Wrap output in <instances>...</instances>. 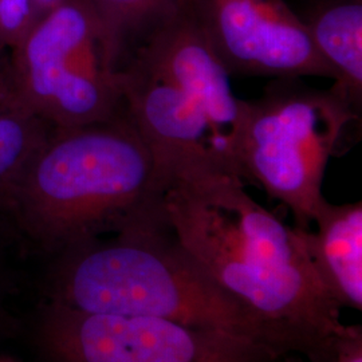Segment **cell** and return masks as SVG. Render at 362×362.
<instances>
[{"mask_svg": "<svg viewBox=\"0 0 362 362\" xmlns=\"http://www.w3.org/2000/svg\"><path fill=\"white\" fill-rule=\"evenodd\" d=\"M314 223L299 230L311 263L338 306L362 309V203L334 206L325 200Z\"/></svg>", "mask_w": 362, "mask_h": 362, "instance_id": "obj_9", "label": "cell"}, {"mask_svg": "<svg viewBox=\"0 0 362 362\" xmlns=\"http://www.w3.org/2000/svg\"><path fill=\"white\" fill-rule=\"evenodd\" d=\"M46 139L45 122L18 104L7 90L0 98V197L13 194Z\"/></svg>", "mask_w": 362, "mask_h": 362, "instance_id": "obj_11", "label": "cell"}, {"mask_svg": "<svg viewBox=\"0 0 362 362\" xmlns=\"http://www.w3.org/2000/svg\"><path fill=\"white\" fill-rule=\"evenodd\" d=\"M66 251L58 305L86 314L157 318L216 330L274 354L257 320L181 247L165 216Z\"/></svg>", "mask_w": 362, "mask_h": 362, "instance_id": "obj_4", "label": "cell"}, {"mask_svg": "<svg viewBox=\"0 0 362 362\" xmlns=\"http://www.w3.org/2000/svg\"><path fill=\"white\" fill-rule=\"evenodd\" d=\"M8 90L54 128L107 121L124 112L119 59L88 0H64L13 47Z\"/></svg>", "mask_w": 362, "mask_h": 362, "instance_id": "obj_6", "label": "cell"}, {"mask_svg": "<svg viewBox=\"0 0 362 362\" xmlns=\"http://www.w3.org/2000/svg\"><path fill=\"white\" fill-rule=\"evenodd\" d=\"M7 90H8V86H6V85H3V83L0 82V98L7 93Z\"/></svg>", "mask_w": 362, "mask_h": 362, "instance_id": "obj_16", "label": "cell"}, {"mask_svg": "<svg viewBox=\"0 0 362 362\" xmlns=\"http://www.w3.org/2000/svg\"><path fill=\"white\" fill-rule=\"evenodd\" d=\"M34 23L31 0H0V33L6 46L15 47Z\"/></svg>", "mask_w": 362, "mask_h": 362, "instance_id": "obj_13", "label": "cell"}, {"mask_svg": "<svg viewBox=\"0 0 362 362\" xmlns=\"http://www.w3.org/2000/svg\"><path fill=\"white\" fill-rule=\"evenodd\" d=\"M116 50L119 67L156 26L180 7L182 0H88Z\"/></svg>", "mask_w": 362, "mask_h": 362, "instance_id": "obj_12", "label": "cell"}, {"mask_svg": "<svg viewBox=\"0 0 362 362\" xmlns=\"http://www.w3.org/2000/svg\"><path fill=\"white\" fill-rule=\"evenodd\" d=\"M227 71L257 77L336 73L286 0H182Z\"/></svg>", "mask_w": 362, "mask_h": 362, "instance_id": "obj_8", "label": "cell"}, {"mask_svg": "<svg viewBox=\"0 0 362 362\" xmlns=\"http://www.w3.org/2000/svg\"><path fill=\"white\" fill-rule=\"evenodd\" d=\"M4 47H6V45H4V40H3V37H1V33H0V52H1Z\"/></svg>", "mask_w": 362, "mask_h": 362, "instance_id": "obj_17", "label": "cell"}, {"mask_svg": "<svg viewBox=\"0 0 362 362\" xmlns=\"http://www.w3.org/2000/svg\"><path fill=\"white\" fill-rule=\"evenodd\" d=\"M285 362H306L297 354L285 356ZM330 362H362L361 326H354L353 330L337 346L336 357Z\"/></svg>", "mask_w": 362, "mask_h": 362, "instance_id": "obj_14", "label": "cell"}, {"mask_svg": "<svg viewBox=\"0 0 362 362\" xmlns=\"http://www.w3.org/2000/svg\"><path fill=\"white\" fill-rule=\"evenodd\" d=\"M297 15L336 73L330 89L361 117L362 0H310Z\"/></svg>", "mask_w": 362, "mask_h": 362, "instance_id": "obj_10", "label": "cell"}, {"mask_svg": "<svg viewBox=\"0 0 362 362\" xmlns=\"http://www.w3.org/2000/svg\"><path fill=\"white\" fill-rule=\"evenodd\" d=\"M163 211L181 247L257 320L278 358L333 361L354 326L341 322L297 228L257 203L245 181L224 173L175 176Z\"/></svg>", "mask_w": 362, "mask_h": 362, "instance_id": "obj_1", "label": "cell"}, {"mask_svg": "<svg viewBox=\"0 0 362 362\" xmlns=\"http://www.w3.org/2000/svg\"><path fill=\"white\" fill-rule=\"evenodd\" d=\"M57 362H275L255 342L145 317L86 314L58 305L47 326Z\"/></svg>", "mask_w": 362, "mask_h": 362, "instance_id": "obj_7", "label": "cell"}, {"mask_svg": "<svg viewBox=\"0 0 362 362\" xmlns=\"http://www.w3.org/2000/svg\"><path fill=\"white\" fill-rule=\"evenodd\" d=\"M230 76L182 3L122 62L124 110L167 180L191 173L242 179L246 101L235 97Z\"/></svg>", "mask_w": 362, "mask_h": 362, "instance_id": "obj_2", "label": "cell"}, {"mask_svg": "<svg viewBox=\"0 0 362 362\" xmlns=\"http://www.w3.org/2000/svg\"><path fill=\"white\" fill-rule=\"evenodd\" d=\"M357 122L361 125V117L336 91L311 88L300 78H274L259 98L246 101L242 179L284 203L296 228L310 230L325 202L326 165Z\"/></svg>", "mask_w": 362, "mask_h": 362, "instance_id": "obj_5", "label": "cell"}, {"mask_svg": "<svg viewBox=\"0 0 362 362\" xmlns=\"http://www.w3.org/2000/svg\"><path fill=\"white\" fill-rule=\"evenodd\" d=\"M167 184L124 110L103 122L54 128L13 196L38 238L69 250L163 218Z\"/></svg>", "mask_w": 362, "mask_h": 362, "instance_id": "obj_3", "label": "cell"}, {"mask_svg": "<svg viewBox=\"0 0 362 362\" xmlns=\"http://www.w3.org/2000/svg\"><path fill=\"white\" fill-rule=\"evenodd\" d=\"M33 10H34V22L39 19L42 15L49 13L54 7L61 4L64 0H31Z\"/></svg>", "mask_w": 362, "mask_h": 362, "instance_id": "obj_15", "label": "cell"}]
</instances>
